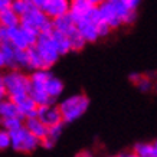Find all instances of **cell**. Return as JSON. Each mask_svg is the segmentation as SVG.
<instances>
[{
  "label": "cell",
  "instance_id": "6da1fadb",
  "mask_svg": "<svg viewBox=\"0 0 157 157\" xmlns=\"http://www.w3.org/2000/svg\"><path fill=\"white\" fill-rule=\"evenodd\" d=\"M3 85L6 90V97L16 102L22 97L28 95L30 79L29 75L23 74L20 69H9L3 75Z\"/></svg>",
  "mask_w": 157,
  "mask_h": 157
},
{
  "label": "cell",
  "instance_id": "7a4b0ae2",
  "mask_svg": "<svg viewBox=\"0 0 157 157\" xmlns=\"http://www.w3.org/2000/svg\"><path fill=\"white\" fill-rule=\"evenodd\" d=\"M90 107V100L84 94H76L72 95L67 100H63L61 104L58 105V108L62 114V121L63 123H71L79 118Z\"/></svg>",
  "mask_w": 157,
  "mask_h": 157
},
{
  "label": "cell",
  "instance_id": "3957f363",
  "mask_svg": "<svg viewBox=\"0 0 157 157\" xmlns=\"http://www.w3.org/2000/svg\"><path fill=\"white\" fill-rule=\"evenodd\" d=\"M10 133V147L14 151L19 153H33L36 148L39 147V140L38 137H35L25 125H22L20 128L14 130V131H9Z\"/></svg>",
  "mask_w": 157,
  "mask_h": 157
},
{
  "label": "cell",
  "instance_id": "277c9868",
  "mask_svg": "<svg viewBox=\"0 0 157 157\" xmlns=\"http://www.w3.org/2000/svg\"><path fill=\"white\" fill-rule=\"evenodd\" d=\"M33 46L39 52L43 63H45V67L48 68V69L55 65V62H58V59H59V53H58V51L55 49V46H53L51 35L39 33L38 39H36V43H35Z\"/></svg>",
  "mask_w": 157,
  "mask_h": 157
},
{
  "label": "cell",
  "instance_id": "5b68a950",
  "mask_svg": "<svg viewBox=\"0 0 157 157\" xmlns=\"http://www.w3.org/2000/svg\"><path fill=\"white\" fill-rule=\"evenodd\" d=\"M48 19H49V17L45 14V12H43L40 7H36L35 5H32V3H30L29 9L26 10L22 16H20L19 25H20V26H23V28L36 29V30L39 32L40 26H42V25L45 23Z\"/></svg>",
  "mask_w": 157,
  "mask_h": 157
},
{
  "label": "cell",
  "instance_id": "8992f818",
  "mask_svg": "<svg viewBox=\"0 0 157 157\" xmlns=\"http://www.w3.org/2000/svg\"><path fill=\"white\" fill-rule=\"evenodd\" d=\"M36 117L42 121L45 125H52V124H58L62 121V114L59 108L53 104L48 105H39L38 111H36Z\"/></svg>",
  "mask_w": 157,
  "mask_h": 157
},
{
  "label": "cell",
  "instance_id": "52a82bcc",
  "mask_svg": "<svg viewBox=\"0 0 157 157\" xmlns=\"http://www.w3.org/2000/svg\"><path fill=\"white\" fill-rule=\"evenodd\" d=\"M98 7H100L101 17H102V20H105V22L111 26V29H117V28H120V26L123 25L121 17L117 14V12H115V9H114V6L111 5V2H109V0H104V2L98 6Z\"/></svg>",
  "mask_w": 157,
  "mask_h": 157
},
{
  "label": "cell",
  "instance_id": "ba28073f",
  "mask_svg": "<svg viewBox=\"0 0 157 157\" xmlns=\"http://www.w3.org/2000/svg\"><path fill=\"white\" fill-rule=\"evenodd\" d=\"M94 5H91L90 0H69V12L74 23L79 22L81 19L86 17L88 12Z\"/></svg>",
  "mask_w": 157,
  "mask_h": 157
},
{
  "label": "cell",
  "instance_id": "9c48e42d",
  "mask_svg": "<svg viewBox=\"0 0 157 157\" xmlns=\"http://www.w3.org/2000/svg\"><path fill=\"white\" fill-rule=\"evenodd\" d=\"M42 10L49 19H53L69 12V0H48Z\"/></svg>",
  "mask_w": 157,
  "mask_h": 157
},
{
  "label": "cell",
  "instance_id": "30bf717a",
  "mask_svg": "<svg viewBox=\"0 0 157 157\" xmlns=\"http://www.w3.org/2000/svg\"><path fill=\"white\" fill-rule=\"evenodd\" d=\"M29 95L30 98L39 105H48V104H55V98L48 95V92L45 90V85L42 84H32L30 82V86H29Z\"/></svg>",
  "mask_w": 157,
  "mask_h": 157
},
{
  "label": "cell",
  "instance_id": "8fae6325",
  "mask_svg": "<svg viewBox=\"0 0 157 157\" xmlns=\"http://www.w3.org/2000/svg\"><path fill=\"white\" fill-rule=\"evenodd\" d=\"M75 26L78 28V30L81 32V35L84 36V39L88 42H97L98 40V32H97V26L94 22H91L88 17H84L79 22H76Z\"/></svg>",
  "mask_w": 157,
  "mask_h": 157
},
{
  "label": "cell",
  "instance_id": "7c38bea8",
  "mask_svg": "<svg viewBox=\"0 0 157 157\" xmlns=\"http://www.w3.org/2000/svg\"><path fill=\"white\" fill-rule=\"evenodd\" d=\"M6 39L17 49L29 48V43L26 40V38H25V33L20 26H13V28L6 29Z\"/></svg>",
  "mask_w": 157,
  "mask_h": 157
},
{
  "label": "cell",
  "instance_id": "4fadbf2b",
  "mask_svg": "<svg viewBox=\"0 0 157 157\" xmlns=\"http://www.w3.org/2000/svg\"><path fill=\"white\" fill-rule=\"evenodd\" d=\"M14 104L17 105V109H19V114L22 118H29V117H36V111H38V104L35 102L30 95H25L22 97L20 100H17Z\"/></svg>",
  "mask_w": 157,
  "mask_h": 157
},
{
  "label": "cell",
  "instance_id": "5bb4252c",
  "mask_svg": "<svg viewBox=\"0 0 157 157\" xmlns=\"http://www.w3.org/2000/svg\"><path fill=\"white\" fill-rule=\"evenodd\" d=\"M51 39H52V43L55 49L58 51L59 56L62 55H67L68 52H71V45H69V40H68L67 33H63L61 30H56L53 29L51 32Z\"/></svg>",
  "mask_w": 157,
  "mask_h": 157
},
{
  "label": "cell",
  "instance_id": "9a60e30c",
  "mask_svg": "<svg viewBox=\"0 0 157 157\" xmlns=\"http://www.w3.org/2000/svg\"><path fill=\"white\" fill-rule=\"evenodd\" d=\"M23 125L30 131V133L33 134L35 137H38L39 140H42L43 137H46V134H48V125H45L38 117H29V118H25L23 120Z\"/></svg>",
  "mask_w": 157,
  "mask_h": 157
},
{
  "label": "cell",
  "instance_id": "2e32d148",
  "mask_svg": "<svg viewBox=\"0 0 157 157\" xmlns=\"http://www.w3.org/2000/svg\"><path fill=\"white\" fill-rule=\"evenodd\" d=\"M67 36H68V40H69V45H71V51H75V52L82 51L84 46L86 45V40L84 39V36L81 35V32L78 30V28L75 25L67 30Z\"/></svg>",
  "mask_w": 157,
  "mask_h": 157
},
{
  "label": "cell",
  "instance_id": "e0dca14e",
  "mask_svg": "<svg viewBox=\"0 0 157 157\" xmlns=\"http://www.w3.org/2000/svg\"><path fill=\"white\" fill-rule=\"evenodd\" d=\"M7 117H20L17 105L9 97L0 100V118H7Z\"/></svg>",
  "mask_w": 157,
  "mask_h": 157
},
{
  "label": "cell",
  "instance_id": "ac0fdd59",
  "mask_svg": "<svg viewBox=\"0 0 157 157\" xmlns=\"http://www.w3.org/2000/svg\"><path fill=\"white\" fill-rule=\"evenodd\" d=\"M19 22H20V17L10 7L5 10H0V26L9 29V28H13V26H19Z\"/></svg>",
  "mask_w": 157,
  "mask_h": 157
},
{
  "label": "cell",
  "instance_id": "d6986e66",
  "mask_svg": "<svg viewBox=\"0 0 157 157\" xmlns=\"http://www.w3.org/2000/svg\"><path fill=\"white\" fill-rule=\"evenodd\" d=\"M45 90H46L49 97H52V98L56 100L58 97L63 92V82L52 75L48 81H46V84H45Z\"/></svg>",
  "mask_w": 157,
  "mask_h": 157
},
{
  "label": "cell",
  "instance_id": "ffe728a7",
  "mask_svg": "<svg viewBox=\"0 0 157 157\" xmlns=\"http://www.w3.org/2000/svg\"><path fill=\"white\" fill-rule=\"evenodd\" d=\"M74 20H72L71 14L69 13H65V14H61V16H56V17H53L52 19V26L53 29H56V30H61L63 33H67V30L69 28L74 26Z\"/></svg>",
  "mask_w": 157,
  "mask_h": 157
},
{
  "label": "cell",
  "instance_id": "44dd1931",
  "mask_svg": "<svg viewBox=\"0 0 157 157\" xmlns=\"http://www.w3.org/2000/svg\"><path fill=\"white\" fill-rule=\"evenodd\" d=\"M28 62H29V69H42V68H46L45 67V63H43L42 58L39 55V52L36 51L35 46H29L28 49ZM48 69V68H46Z\"/></svg>",
  "mask_w": 157,
  "mask_h": 157
},
{
  "label": "cell",
  "instance_id": "7402d4cb",
  "mask_svg": "<svg viewBox=\"0 0 157 157\" xmlns=\"http://www.w3.org/2000/svg\"><path fill=\"white\" fill-rule=\"evenodd\" d=\"M134 156L140 157H157V148L154 144L147 143H140L134 147Z\"/></svg>",
  "mask_w": 157,
  "mask_h": 157
},
{
  "label": "cell",
  "instance_id": "603a6c76",
  "mask_svg": "<svg viewBox=\"0 0 157 157\" xmlns=\"http://www.w3.org/2000/svg\"><path fill=\"white\" fill-rule=\"evenodd\" d=\"M14 63H16V69H29L28 51L26 49L14 48Z\"/></svg>",
  "mask_w": 157,
  "mask_h": 157
},
{
  "label": "cell",
  "instance_id": "cb8c5ba5",
  "mask_svg": "<svg viewBox=\"0 0 157 157\" xmlns=\"http://www.w3.org/2000/svg\"><path fill=\"white\" fill-rule=\"evenodd\" d=\"M23 125V118L22 117H7V118H2L0 127H3L7 131H14V130L20 128Z\"/></svg>",
  "mask_w": 157,
  "mask_h": 157
},
{
  "label": "cell",
  "instance_id": "d4e9b609",
  "mask_svg": "<svg viewBox=\"0 0 157 157\" xmlns=\"http://www.w3.org/2000/svg\"><path fill=\"white\" fill-rule=\"evenodd\" d=\"M29 6H30V2H26V0H13V2H12V6H10V9L13 10L14 13L20 17V16L29 9Z\"/></svg>",
  "mask_w": 157,
  "mask_h": 157
},
{
  "label": "cell",
  "instance_id": "484cf974",
  "mask_svg": "<svg viewBox=\"0 0 157 157\" xmlns=\"http://www.w3.org/2000/svg\"><path fill=\"white\" fill-rule=\"evenodd\" d=\"M62 130H63V121H61V123H58V124H52V125L48 127V134L46 136L49 138H52L53 141H58L59 136L62 134Z\"/></svg>",
  "mask_w": 157,
  "mask_h": 157
},
{
  "label": "cell",
  "instance_id": "4316f807",
  "mask_svg": "<svg viewBox=\"0 0 157 157\" xmlns=\"http://www.w3.org/2000/svg\"><path fill=\"white\" fill-rule=\"evenodd\" d=\"M10 147V133L3 127H0V151Z\"/></svg>",
  "mask_w": 157,
  "mask_h": 157
},
{
  "label": "cell",
  "instance_id": "83f0119b",
  "mask_svg": "<svg viewBox=\"0 0 157 157\" xmlns=\"http://www.w3.org/2000/svg\"><path fill=\"white\" fill-rule=\"evenodd\" d=\"M109 2H111V5L114 6L115 12H117V14H118L120 17H121V22H123L124 17H125V14L128 13L130 10L125 7V5H124L121 0H109Z\"/></svg>",
  "mask_w": 157,
  "mask_h": 157
},
{
  "label": "cell",
  "instance_id": "f1b7e54d",
  "mask_svg": "<svg viewBox=\"0 0 157 157\" xmlns=\"http://www.w3.org/2000/svg\"><path fill=\"white\" fill-rule=\"evenodd\" d=\"M95 26H97V32H98V36L100 38H105V36H108L109 33H111V26H109L105 20H102L101 19L98 23H95Z\"/></svg>",
  "mask_w": 157,
  "mask_h": 157
},
{
  "label": "cell",
  "instance_id": "f546056e",
  "mask_svg": "<svg viewBox=\"0 0 157 157\" xmlns=\"http://www.w3.org/2000/svg\"><path fill=\"white\" fill-rule=\"evenodd\" d=\"M136 85L138 86V90L140 91H143V92H147V91L151 90V81H150V78L148 76H143V75H140V78H138V81L136 82Z\"/></svg>",
  "mask_w": 157,
  "mask_h": 157
},
{
  "label": "cell",
  "instance_id": "4dcf8cb0",
  "mask_svg": "<svg viewBox=\"0 0 157 157\" xmlns=\"http://www.w3.org/2000/svg\"><path fill=\"white\" fill-rule=\"evenodd\" d=\"M136 19H137V13H136V10H130L128 13L125 14V17H124L123 25H131V23L136 22Z\"/></svg>",
  "mask_w": 157,
  "mask_h": 157
},
{
  "label": "cell",
  "instance_id": "1f68e13d",
  "mask_svg": "<svg viewBox=\"0 0 157 157\" xmlns=\"http://www.w3.org/2000/svg\"><path fill=\"white\" fill-rule=\"evenodd\" d=\"M121 2L125 5V7L128 10H137V7L141 0H121Z\"/></svg>",
  "mask_w": 157,
  "mask_h": 157
},
{
  "label": "cell",
  "instance_id": "d6a6232c",
  "mask_svg": "<svg viewBox=\"0 0 157 157\" xmlns=\"http://www.w3.org/2000/svg\"><path fill=\"white\" fill-rule=\"evenodd\" d=\"M6 98V90H5V85H3V75L0 74V100Z\"/></svg>",
  "mask_w": 157,
  "mask_h": 157
},
{
  "label": "cell",
  "instance_id": "836d02e7",
  "mask_svg": "<svg viewBox=\"0 0 157 157\" xmlns=\"http://www.w3.org/2000/svg\"><path fill=\"white\" fill-rule=\"evenodd\" d=\"M12 2L13 0H0V10L9 9L10 6H12Z\"/></svg>",
  "mask_w": 157,
  "mask_h": 157
},
{
  "label": "cell",
  "instance_id": "e575fe53",
  "mask_svg": "<svg viewBox=\"0 0 157 157\" xmlns=\"http://www.w3.org/2000/svg\"><path fill=\"white\" fill-rule=\"evenodd\" d=\"M46 2H48V0H30V3H32V5H35L36 7H40V9L45 6Z\"/></svg>",
  "mask_w": 157,
  "mask_h": 157
},
{
  "label": "cell",
  "instance_id": "d590c367",
  "mask_svg": "<svg viewBox=\"0 0 157 157\" xmlns=\"http://www.w3.org/2000/svg\"><path fill=\"white\" fill-rule=\"evenodd\" d=\"M5 40H7V39H6V28L0 26V45L5 42Z\"/></svg>",
  "mask_w": 157,
  "mask_h": 157
},
{
  "label": "cell",
  "instance_id": "8d00e7d4",
  "mask_svg": "<svg viewBox=\"0 0 157 157\" xmlns=\"http://www.w3.org/2000/svg\"><path fill=\"white\" fill-rule=\"evenodd\" d=\"M6 68V63H5V58H3V53H2V49H0V69Z\"/></svg>",
  "mask_w": 157,
  "mask_h": 157
},
{
  "label": "cell",
  "instance_id": "74e56055",
  "mask_svg": "<svg viewBox=\"0 0 157 157\" xmlns=\"http://www.w3.org/2000/svg\"><path fill=\"white\" fill-rule=\"evenodd\" d=\"M138 78H140V75H138V74H133V75L130 76V81H131L134 85H136V82L138 81Z\"/></svg>",
  "mask_w": 157,
  "mask_h": 157
},
{
  "label": "cell",
  "instance_id": "f35d334b",
  "mask_svg": "<svg viewBox=\"0 0 157 157\" xmlns=\"http://www.w3.org/2000/svg\"><path fill=\"white\" fill-rule=\"evenodd\" d=\"M90 2H91V5H94V6H100L101 3L104 2V0H90Z\"/></svg>",
  "mask_w": 157,
  "mask_h": 157
},
{
  "label": "cell",
  "instance_id": "ab89813d",
  "mask_svg": "<svg viewBox=\"0 0 157 157\" xmlns=\"http://www.w3.org/2000/svg\"><path fill=\"white\" fill-rule=\"evenodd\" d=\"M154 147H156V148H157V141H156V143H154Z\"/></svg>",
  "mask_w": 157,
  "mask_h": 157
},
{
  "label": "cell",
  "instance_id": "60d3db41",
  "mask_svg": "<svg viewBox=\"0 0 157 157\" xmlns=\"http://www.w3.org/2000/svg\"><path fill=\"white\" fill-rule=\"evenodd\" d=\"M156 91H157V84H156Z\"/></svg>",
  "mask_w": 157,
  "mask_h": 157
},
{
  "label": "cell",
  "instance_id": "b9f144b4",
  "mask_svg": "<svg viewBox=\"0 0 157 157\" xmlns=\"http://www.w3.org/2000/svg\"><path fill=\"white\" fill-rule=\"evenodd\" d=\"M26 2H30V0H26Z\"/></svg>",
  "mask_w": 157,
  "mask_h": 157
}]
</instances>
